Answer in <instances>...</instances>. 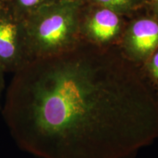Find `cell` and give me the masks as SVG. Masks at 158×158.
Instances as JSON below:
<instances>
[{
	"instance_id": "obj_1",
	"label": "cell",
	"mask_w": 158,
	"mask_h": 158,
	"mask_svg": "<svg viewBox=\"0 0 158 158\" xmlns=\"http://www.w3.org/2000/svg\"><path fill=\"white\" fill-rule=\"evenodd\" d=\"M3 115L40 158H130L158 138V99L140 69L73 48L13 74Z\"/></svg>"
},
{
	"instance_id": "obj_2",
	"label": "cell",
	"mask_w": 158,
	"mask_h": 158,
	"mask_svg": "<svg viewBox=\"0 0 158 158\" xmlns=\"http://www.w3.org/2000/svg\"><path fill=\"white\" fill-rule=\"evenodd\" d=\"M34 59L62 54L73 48L76 37V3L56 0L25 19Z\"/></svg>"
},
{
	"instance_id": "obj_3",
	"label": "cell",
	"mask_w": 158,
	"mask_h": 158,
	"mask_svg": "<svg viewBox=\"0 0 158 158\" xmlns=\"http://www.w3.org/2000/svg\"><path fill=\"white\" fill-rule=\"evenodd\" d=\"M34 60L25 19L5 5L0 7V70L15 74Z\"/></svg>"
},
{
	"instance_id": "obj_4",
	"label": "cell",
	"mask_w": 158,
	"mask_h": 158,
	"mask_svg": "<svg viewBox=\"0 0 158 158\" xmlns=\"http://www.w3.org/2000/svg\"><path fill=\"white\" fill-rule=\"evenodd\" d=\"M127 35L129 50L145 62L158 48V19L138 20L132 25Z\"/></svg>"
},
{
	"instance_id": "obj_5",
	"label": "cell",
	"mask_w": 158,
	"mask_h": 158,
	"mask_svg": "<svg viewBox=\"0 0 158 158\" xmlns=\"http://www.w3.org/2000/svg\"><path fill=\"white\" fill-rule=\"evenodd\" d=\"M120 21L112 10L106 8L94 13L88 23L89 34L94 40L106 43L116 37L119 31Z\"/></svg>"
},
{
	"instance_id": "obj_6",
	"label": "cell",
	"mask_w": 158,
	"mask_h": 158,
	"mask_svg": "<svg viewBox=\"0 0 158 158\" xmlns=\"http://www.w3.org/2000/svg\"><path fill=\"white\" fill-rule=\"evenodd\" d=\"M56 0H5L4 5L18 16L26 19L39 8Z\"/></svg>"
},
{
	"instance_id": "obj_7",
	"label": "cell",
	"mask_w": 158,
	"mask_h": 158,
	"mask_svg": "<svg viewBox=\"0 0 158 158\" xmlns=\"http://www.w3.org/2000/svg\"><path fill=\"white\" fill-rule=\"evenodd\" d=\"M140 70L158 99V48L145 61L143 69Z\"/></svg>"
},
{
	"instance_id": "obj_8",
	"label": "cell",
	"mask_w": 158,
	"mask_h": 158,
	"mask_svg": "<svg viewBox=\"0 0 158 158\" xmlns=\"http://www.w3.org/2000/svg\"><path fill=\"white\" fill-rule=\"evenodd\" d=\"M97 1L112 10H121L127 8L130 6L133 0H97Z\"/></svg>"
},
{
	"instance_id": "obj_9",
	"label": "cell",
	"mask_w": 158,
	"mask_h": 158,
	"mask_svg": "<svg viewBox=\"0 0 158 158\" xmlns=\"http://www.w3.org/2000/svg\"><path fill=\"white\" fill-rule=\"evenodd\" d=\"M5 73L0 70V102H1V98L2 96V93L5 89V79H4Z\"/></svg>"
},
{
	"instance_id": "obj_10",
	"label": "cell",
	"mask_w": 158,
	"mask_h": 158,
	"mask_svg": "<svg viewBox=\"0 0 158 158\" xmlns=\"http://www.w3.org/2000/svg\"><path fill=\"white\" fill-rule=\"evenodd\" d=\"M155 11L158 17V0H155Z\"/></svg>"
},
{
	"instance_id": "obj_11",
	"label": "cell",
	"mask_w": 158,
	"mask_h": 158,
	"mask_svg": "<svg viewBox=\"0 0 158 158\" xmlns=\"http://www.w3.org/2000/svg\"><path fill=\"white\" fill-rule=\"evenodd\" d=\"M4 2H5V0H0V7L4 5Z\"/></svg>"
}]
</instances>
